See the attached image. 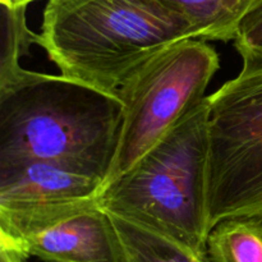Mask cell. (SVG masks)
Segmentation results:
<instances>
[{
	"mask_svg": "<svg viewBox=\"0 0 262 262\" xmlns=\"http://www.w3.org/2000/svg\"><path fill=\"white\" fill-rule=\"evenodd\" d=\"M237 77L209 96L207 220H262V60L242 59Z\"/></svg>",
	"mask_w": 262,
	"mask_h": 262,
	"instance_id": "obj_4",
	"label": "cell"
},
{
	"mask_svg": "<svg viewBox=\"0 0 262 262\" xmlns=\"http://www.w3.org/2000/svg\"><path fill=\"white\" fill-rule=\"evenodd\" d=\"M233 41L241 58L262 60V0L241 20Z\"/></svg>",
	"mask_w": 262,
	"mask_h": 262,
	"instance_id": "obj_12",
	"label": "cell"
},
{
	"mask_svg": "<svg viewBox=\"0 0 262 262\" xmlns=\"http://www.w3.org/2000/svg\"><path fill=\"white\" fill-rule=\"evenodd\" d=\"M26 253L9 243L0 241V262H27Z\"/></svg>",
	"mask_w": 262,
	"mask_h": 262,
	"instance_id": "obj_13",
	"label": "cell"
},
{
	"mask_svg": "<svg viewBox=\"0 0 262 262\" xmlns=\"http://www.w3.org/2000/svg\"><path fill=\"white\" fill-rule=\"evenodd\" d=\"M123 114L115 95L20 68L0 78V163L54 161L106 183Z\"/></svg>",
	"mask_w": 262,
	"mask_h": 262,
	"instance_id": "obj_1",
	"label": "cell"
},
{
	"mask_svg": "<svg viewBox=\"0 0 262 262\" xmlns=\"http://www.w3.org/2000/svg\"><path fill=\"white\" fill-rule=\"evenodd\" d=\"M27 7L10 8L0 4L2 10V48H0V78L20 69V58L30 54L38 35L26 22Z\"/></svg>",
	"mask_w": 262,
	"mask_h": 262,
	"instance_id": "obj_11",
	"label": "cell"
},
{
	"mask_svg": "<svg viewBox=\"0 0 262 262\" xmlns=\"http://www.w3.org/2000/svg\"><path fill=\"white\" fill-rule=\"evenodd\" d=\"M199 38L158 0H48L38 43L60 74L117 96L151 56Z\"/></svg>",
	"mask_w": 262,
	"mask_h": 262,
	"instance_id": "obj_2",
	"label": "cell"
},
{
	"mask_svg": "<svg viewBox=\"0 0 262 262\" xmlns=\"http://www.w3.org/2000/svg\"><path fill=\"white\" fill-rule=\"evenodd\" d=\"M110 215L124 262H211L207 255L196 252L169 235L125 217Z\"/></svg>",
	"mask_w": 262,
	"mask_h": 262,
	"instance_id": "obj_9",
	"label": "cell"
},
{
	"mask_svg": "<svg viewBox=\"0 0 262 262\" xmlns=\"http://www.w3.org/2000/svg\"><path fill=\"white\" fill-rule=\"evenodd\" d=\"M219 68L214 48L201 38H187L151 56L123 82L117 96L124 114L106 183L129 170L204 101Z\"/></svg>",
	"mask_w": 262,
	"mask_h": 262,
	"instance_id": "obj_5",
	"label": "cell"
},
{
	"mask_svg": "<svg viewBox=\"0 0 262 262\" xmlns=\"http://www.w3.org/2000/svg\"><path fill=\"white\" fill-rule=\"evenodd\" d=\"M186 18L199 38L234 40L241 20L261 0H158Z\"/></svg>",
	"mask_w": 262,
	"mask_h": 262,
	"instance_id": "obj_8",
	"label": "cell"
},
{
	"mask_svg": "<svg viewBox=\"0 0 262 262\" xmlns=\"http://www.w3.org/2000/svg\"><path fill=\"white\" fill-rule=\"evenodd\" d=\"M37 0H0V4L7 5L10 8H19V7H27L28 4Z\"/></svg>",
	"mask_w": 262,
	"mask_h": 262,
	"instance_id": "obj_14",
	"label": "cell"
},
{
	"mask_svg": "<svg viewBox=\"0 0 262 262\" xmlns=\"http://www.w3.org/2000/svg\"><path fill=\"white\" fill-rule=\"evenodd\" d=\"M209 113L206 96L129 170L105 184L100 205L207 255Z\"/></svg>",
	"mask_w": 262,
	"mask_h": 262,
	"instance_id": "obj_3",
	"label": "cell"
},
{
	"mask_svg": "<svg viewBox=\"0 0 262 262\" xmlns=\"http://www.w3.org/2000/svg\"><path fill=\"white\" fill-rule=\"evenodd\" d=\"M206 253L211 262H262V220H222L209 233Z\"/></svg>",
	"mask_w": 262,
	"mask_h": 262,
	"instance_id": "obj_10",
	"label": "cell"
},
{
	"mask_svg": "<svg viewBox=\"0 0 262 262\" xmlns=\"http://www.w3.org/2000/svg\"><path fill=\"white\" fill-rule=\"evenodd\" d=\"M105 182L46 160L0 163V210L50 207L99 199Z\"/></svg>",
	"mask_w": 262,
	"mask_h": 262,
	"instance_id": "obj_7",
	"label": "cell"
},
{
	"mask_svg": "<svg viewBox=\"0 0 262 262\" xmlns=\"http://www.w3.org/2000/svg\"><path fill=\"white\" fill-rule=\"evenodd\" d=\"M0 241L43 262H124L112 215L99 199L0 210Z\"/></svg>",
	"mask_w": 262,
	"mask_h": 262,
	"instance_id": "obj_6",
	"label": "cell"
}]
</instances>
